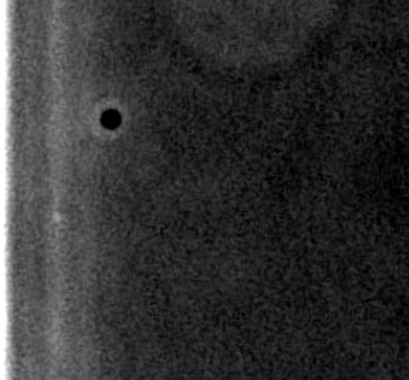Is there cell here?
<instances>
[{
    "instance_id": "1",
    "label": "cell",
    "mask_w": 409,
    "mask_h": 380,
    "mask_svg": "<svg viewBox=\"0 0 409 380\" xmlns=\"http://www.w3.org/2000/svg\"><path fill=\"white\" fill-rule=\"evenodd\" d=\"M119 123H121V116H119L118 111H106L102 116V125L106 126V128H118Z\"/></svg>"
}]
</instances>
